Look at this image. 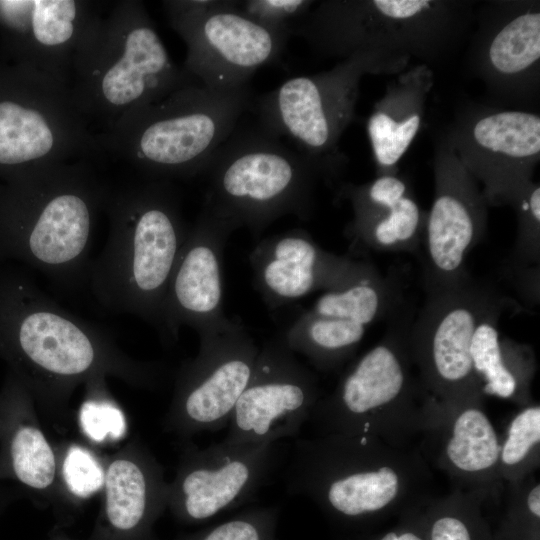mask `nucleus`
<instances>
[{
	"mask_svg": "<svg viewBox=\"0 0 540 540\" xmlns=\"http://www.w3.org/2000/svg\"><path fill=\"white\" fill-rule=\"evenodd\" d=\"M167 509L180 523L198 524L251 500L280 459L276 443L232 444L199 448L182 441Z\"/></svg>",
	"mask_w": 540,
	"mask_h": 540,
	"instance_id": "f8f14e48",
	"label": "nucleus"
},
{
	"mask_svg": "<svg viewBox=\"0 0 540 540\" xmlns=\"http://www.w3.org/2000/svg\"><path fill=\"white\" fill-rule=\"evenodd\" d=\"M77 422L90 446L115 444L128 433L127 417L111 395L106 377H97L84 385Z\"/></svg>",
	"mask_w": 540,
	"mask_h": 540,
	"instance_id": "c85d7f7f",
	"label": "nucleus"
},
{
	"mask_svg": "<svg viewBox=\"0 0 540 540\" xmlns=\"http://www.w3.org/2000/svg\"><path fill=\"white\" fill-rule=\"evenodd\" d=\"M339 196L354 212L345 228L352 250L415 253L421 248L426 214L402 179L382 175L364 185H347Z\"/></svg>",
	"mask_w": 540,
	"mask_h": 540,
	"instance_id": "aec40b11",
	"label": "nucleus"
},
{
	"mask_svg": "<svg viewBox=\"0 0 540 540\" xmlns=\"http://www.w3.org/2000/svg\"><path fill=\"white\" fill-rule=\"evenodd\" d=\"M32 27L35 38L44 45L66 42L73 34L76 5L70 0L32 1Z\"/></svg>",
	"mask_w": 540,
	"mask_h": 540,
	"instance_id": "f704fd0d",
	"label": "nucleus"
},
{
	"mask_svg": "<svg viewBox=\"0 0 540 540\" xmlns=\"http://www.w3.org/2000/svg\"><path fill=\"white\" fill-rule=\"evenodd\" d=\"M58 480L65 505H77L102 491L105 458L78 442L56 447Z\"/></svg>",
	"mask_w": 540,
	"mask_h": 540,
	"instance_id": "2f4dec72",
	"label": "nucleus"
},
{
	"mask_svg": "<svg viewBox=\"0 0 540 540\" xmlns=\"http://www.w3.org/2000/svg\"><path fill=\"white\" fill-rule=\"evenodd\" d=\"M420 125L421 114L415 109L375 110L368 120L367 131L376 162L383 167L395 165L407 151Z\"/></svg>",
	"mask_w": 540,
	"mask_h": 540,
	"instance_id": "473e14b6",
	"label": "nucleus"
},
{
	"mask_svg": "<svg viewBox=\"0 0 540 540\" xmlns=\"http://www.w3.org/2000/svg\"><path fill=\"white\" fill-rule=\"evenodd\" d=\"M487 204L463 165L448 162L438 166L435 196L426 214L421 244L425 292L471 279L466 260L485 235Z\"/></svg>",
	"mask_w": 540,
	"mask_h": 540,
	"instance_id": "dca6fc26",
	"label": "nucleus"
},
{
	"mask_svg": "<svg viewBox=\"0 0 540 540\" xmlns=\"http://www.w3.org/2000/svg\"><path fill=\"white\" fill-rule=\"evenodd\" d=\"M205 172L209 185L204 206L258 238L287 215L310 217L315 179L312 165L281 139L239 124Z\"/></svg>",
	"mask_w": 540,
	"mask_h": 540,
	"instance_id": "39448f33",
	"label": "nucleus"
},
{
	"mask_svg": "<svg viewBox=\"0 0 540 540\" xmlns=\"http://www.w3.org/2000/svg\"><path fill=\"white\" fill-rule=\"evenodd\" d=\"M49 540H74V539L67 536L63 531L60 530V528H55L51 532L49 536Z\"/></svg>",
	"mask_w": 540,
	"mask_h": 540,
	"instance_id": "58836bf2",
	"label": "nucleus"
},
{
	"mask_svg": "<svg viewBox=\"0 0 540 540\" xmlns=\"http://www.w3.org/2000/svg\"><path fill=\"white\" fill-rule=\"evenodd\" d=\"M6 479L58 507L61 520L66 505L56 447L41 427L30 393L8 371L0 390V480Z\"/></svg>",
	"mask_w": 540,
	"mask_h": 540,
	"instance_id": "6ab92c4d",
	"label": "nucleus"
},
{
	"mask_svg": "<svg viewBox=\"0 0 540 540\" xmlns=\"http://www.w3.org/2000/svg\"><path fill=\"white\" fill-rule=\"evenodd\" d=\"M259 348L242 324L199 337L194 358L180 366L165 431L182 441L229 424L236 403L252 375Z\"/></svg>",
	"mask_w": 540,
	"mask_h": 540,
	"instance_id": "9b49d317",
	"label": "nucleus"
},
{
	"mask_svg": "<svg viewBox=\"0 0 540 540\" xmlns=\"http://www.w3.org/2000/svg\"><path fill=\"white\" fill-rule=\"evenodd\" d=\"M432 472L417 447L342 434L297 440L289 493L311 500L336 534L362 540L431 494Z\"/></svg>",
	"mask_w": 540,
	"mask_h": 540,
	"instance_id": "f03ea898",
	"label": "nucleus"
},
{
	"mask_svg": "<svg viewBox=\"0 0 540 540\" xmlns=\"http://www.w3.org/2000/svg\"><path fill=\"white\" fill-rule=\"evenodd\" d=\"M370 3L380 15L394 20H408L431 7L430 1L423 0H376Z\"/></svg>",
	"mask_w": 540,
	"mask_h": 540,
	"instance_id": "4c0bfd02",
	"label": "nucleus"
},
{
	"mask_svg": "<svg viewBox=\"0 0 540 540\" xmlns=\"http://www.w3.org/2000/svg\"><path fill=\"white\" fill-rule=\"evenodd\" d=\"M424 503L405 511L392 525L385 526L362 540H426L422 513Z\"/></svg>",
	"mask_w": 540,
	"mask_h": 540,
	"instance_id": "e433bc0d",
	"label": "nucleus"
},
{
	"mask_svg": "<svg viewBox=\"0 0 540 540\" xmlns=\"http://www.w3.org/2000/svg\"><path fill=\"white\" fill-rule=\"evenodd\" d=\"M493 540H540V483L535 474L504 485Z\"/></svg>",
	"mask_w": 540,
	"mask_h": 540,
	"instance_id": "7c9ffc66",
	"label": "nucleus"
},
{
	"mask_svg": "<svg viewBox=\"0 0 540 540\" xmlns=\"http://www.w3.org/2000/svg\"><path fill=\"white\" fill-rule=\"evenodd\" d=\"M312 3L306 0L235 1L238 9L255 22L290 37L297 23L308 13Z\"/></svg>",
	"mask_w": 540,
	"mask_h": 540,
	"instance_id": "c9c22d12",
	"label": "nucleus"
},
{
	"mask_svg": "<svg viewBox=\"0 0 540 540\" xmlns=\"http://www.w3.org/2000/svg\"><path fill=\"white\" fill-rule=\"evenodd\" d=\"M175 7L176 24L190 47L188 67L210 89L248 86L259 68L281 57L290 38L246 16L235 1H191Z\"/></svg>",
	"mask_w": 540,
	"mask_h": 540,
	"instance_id": "9d476101",
	"label": "nucleus"
},
{
	"mask_svg": "<svg viewBox=\"0 0 540 540\" xmlns=\"http://www.w3.org/2000/svg\"><path fill=\"white\" fill-rule=\"evenodd\" d=\"M320 398L317 376L295 357L281 335L271 339L259 349L224 441L262 444L294 437Z\"/></svg>",
	"mask_w": 540,
	"mask_h": 540,
	"instance_id": "ddd939ff",
	"label": "nucleus"
},
{
	"mask_svg": "<svg viewBox=\"0 0 540 540\" xmlns=\"http://www.w3.org/2000/svg\"><path fill=\"white\" fill-rule=\"evenodd\" d=\"M279 508L255 507L215 526L175 540H276Z\"/></svg>",
	"mask_w": 540,
	"mask_h": 540,
	"instance_id": "72a5a7b5",
	"label": "nucleus"
},
{
	"mask_svg": "<svg viewBox=\"0 0 540 540\" xmlns=\"http://www.w3.org/2000/svg\"><path fill=\"white\" fill-rule=\"evenodd\" d=\"M0 359L42 413L62 421L74 391L97 377L155 389L166 368L128 355L102 327L45 294L28 269L0 262Z\"/></svg>",
	"mask_w": 540,
	"mask_h": 540,
	"instance_id": "f257e3e1",
	"label": "nucleus"
},
{
	"mask_svg": "<svg viewBox=\"0 0 540 540\" xmlns=\"http://www.w3.org/2000/svg\"><path fill=\"white\" fill-rule=\"evenodd\" d=\"M488 508L491 503L483 493L451 489L431 496L422 510L426 540H493Z\"/></svg>",
	"mask_w": 540,
	"mask_h": 540,
	"instance_id": "393cba45",
	"label": "nucleus"
},
{
	"mask_svg": "<svg viewBox=\"0 0 540 540\" xmlns=\"http://www.w3.org/2000/svg\"><path fill=\"white\" fill-rule=\"evenodd\" d=\"M372 59L363 50L330 71L289 78L253 99L258 124L287 140L318 176H335L342 163L337 143L353 116L359 79L372 67Z\"/></svg>",
	"mask_w": 540,
	"mask_h": 540,
	"instance_id": "0eeeda50",
	"label": "nucleus"
},
{
	"mask_svg": "<svg viewBox=\"0 0 540 540\" xmlns=\"http://www.w3.org/2000/svg\"><path fill=\"white\" fill-rule=\"evenodd\" d=\"M87 286L107 311L130 314L161 336L168 285L189 230L164 188L148 187L119 203Z\"/></svg>",
	"mask_w": 540,
	"mask_h": 540,
	"instance_id": "20e7f679",
	"label": "nucleus"
},
{
	"mask_svg": "<svg viewBox=\"0 0 540 540\" xmlns=\"http://www.w3.org/2000/svg\"><path fill=\"white\" fill-rule=\"evenodd\" d=\"M415 315L407 300L387 320L382 338L319 399L309 418L319 435L370 436L399 448L416 447L412 441L426 428L430 395L411 352Z\"/></svg>",
	"mask_w": 540,
	"mask_h": 540,
	"instance_id": "7ed1b4c3",
	"label": "nucleus"
},
{
	"mask_svg": "<svg viewBox=\"0 0 540 540\" xmlns=\"http://www.w3.org/2000/svg\"><path fill=\"white\" fill-rule=\"evenodd\" d=\"M472 138L486 155L470 174L485 187L486 202L511 203L531 182L529 164L540 152V118L522 111H503L476 122Z\"/></svg>",
	"mask_w": 540,
	"mask_h": 540,
	"instance_id": "412c9836",
	"label": "nucleus"
},
{
	"mask_svg": "<svg viewBox=\"0 0 540 540\" xmlns=\"http://www.w3.org/2000/svg\"><path fill=\"white\" fill-rule=\"evenodd\" d=\"M52 131L36 110L0 102V164H20L46 155L53 146Z\"/></svg>",
	"mask_w": 540,
	"mask_h": 540,
	"instance_id": "bb28decb",
	"label": "nucleus"
},
{
	"mask_svg": "<svg viewBox=\"0 0 540 540\" xmlns=\"http://www.w3.org/2000/svg\"><path fill=\"white\" fill-rule=\"evenodd\" d=\"M253 99L249 85L220 91L199 83L179 91L143 128L140 158L165 174L205 172Z\"/></svg>",
	"mask_w": 540,
	"mask_h": 540,
	"instance_id": "1a4fd4ad",
	"label": "nucleus"
},
{
	"mask_svg": "<svg viewBox=\"0 0 540 540\" xmlns=\"http://www.w3.org/2000/svg\"><path fill=\"white\" fill-rule=\"evenodd\" d=\"M517 212L518 226L512 251L503 272L510 278L522 299L539 303L540 273V188L530 183L510 203Z\"/></svg>",
	"mask_w": 540,
	"mask_h": 540,
	"instance_id": "a878e982",
	"label": "nucleus"
},
{
	"mask_svg": "<svg viewBox=\"0 0 540 540\" xmlns=\"http://www.w3.org/2000/svg\"><path fill=\"white\" fill-rule=\"evenodd\" d=\"M540 465V406L520 407L500 439L499 474L504 485L534 475Z\"/></svg>",
	"mask_w": 540,
	"mask_h": 540,
	"instance_id": "cd10ccee",
	"label": "nucleus"
},
{
	"mask_svg": "<svg viewBox=\"0 0 540 540\" xmlns=\"http://www.w3.org/2000/svg\"><path fill=\"white\" fill-rule=\"evenodd\" d=\"M168 485L148 447L126 443L105 458L102 503L87 540H159L153 528L167 509Z\"/></svg>",
	"mask_w": 540,
	"mask_h": 540,
	"instance_id": "a211bd4d",
	"label": "nucleus"
},
{
	"mask_svg": "<svg viewBox=\"0 0 540 540\" xmlns=\"http://www.w3.org/2000/svg\"><path fill=\"white\" fill-rule=\"evenodd\" d=\"M368 329L346 318L306 310L281 337L293 353L306 357L317 370L329 373L354 356Z\"/></svg>",
	"mask_w": 540,
	"mask_h": 540,
	"instance_id": "b1692460",
	"label": "nucleus"
},
{
	"mask_svg": "<svg viewBox=\"0 0 540 540\" xmlns=\"http://www.w3.org/2000/svg\"><path fill=\"white\" fill-rule=\"evenodd\" d=\"M249 262L255 288L272 310L317 291L343 289L379 272L371 262L324 250L300 228L259 240Z\"/></svg>",
	"mask_w": 540,
	"mask_h": 540,
	"instance_id": "f3484780",
	"label": "nucleus"
},
{
	"mask_svg": "<svg viewBox=\"0 0 540 540\" xmlns=\"http://www.w3.org/2000/svg\"><path fill=\"white\" fill-rule=\"evenodd\" d=\"M417 447L441 470L451 489L485 494L499 507L504 483L499 474L500 438L484 408V397L444 402L429 398L428 419Z\"/></svg>",
	"mask_w": 540,
	"mask_h": 540,
	"instance_id": "2eb2a0df",
	"label": "nucleus"
},
{
	"mask_svg": "<svg viewBox=\"0 0 540 540\" xmlns=\"http://www.w3.org/2000/svg\"><path fill=\"white\" fill-rule=\"evenodd\" d=\"M235 230L230 222L203 206L168 285L160 336L165 344L176 342L183 326L200 337L239 324L224 312V248Z\"/></svg>",
	"mask_w": 540,
	"mask_h": 540,
	"instance_id": "4468645a",
	"label": "nucleus"
},
{
	"mask_svg": "<svg viewBox=\"0 0 540 540\" xmlns=\"http://www.w3.org/2000/svg\"><path fill=\"white\" fill-rule=\"evenodd\" d=\"M81 188L43 184L2 211L0 262L37 271L62 291L87 285L94 201Z\"/></svg>",
	"mask_w": 540,
	"mask_h": 540,
	"instance_id": "423d86ee",
	"label": "nucleus"
},
{
	"mask_svg": "<svg viewBox=\"0 0 540 540\" xmlns=\"http://www.w3.org/2000/svg\"><path fill=\"white\" fill-rule=\"evenodd\" d=\"M489 61L500 74H518L540 57V13L520 14L509 21L493 38Z\"/></svg>",
	"mask_w": 540,
	"mask_h": 540,
	"instance_id": "c756f323",
	"label": "nucleus"
},
{
	"mask_svg": "<svg viewBox=\"0 0 540 540\" xmlns=\"http://www.w3.org/2000/svg\"><path fill=\"white\" fill-rule=\"evenodd\" d=\"M512 303L505 297L480 319L472 338L471 358L482 395L509 401L520 408L535 401L532 384L537 362L531 346L500 333L499 319Z\"/></svg>",
	"mask_w": 540,
	"mask_h": 540,
	"instance_id": "4be33fe9",
	"label": "nucleus"
},
{
	"mask_svg": "<svg viewBox=\"0 0 540 540\" xmlns=\"http://www.w3.org/2000/svg\"><path fill=\"white\" fill-rule=\"evenodd\" d=\"M175 80V70L158 34L143 24L128 33L122 58L102 79V92L108 102L122 106L159 95Z\"/></svg>",
	"mask_w": 540,
	"mask_h": 540,
	"instance_id": "5701e85b",
	"label": "nucleus"
},
{
	"mask_svg": "<svg viewBox=\"0 0 540 540\" xmlns=\"http://www.w3.org/2000/svg\"><path fill=\"white\" fill-rule=\"evenodd\" d=\"M505 297L472 278L426 292L411 327L410 346L420 382L430 396L444 402L484 397L473 371L472 338L483 315Z\"/></svg>",
	"mask_w": 540,
	"mask_h": 540,
	"instance_id": "6e6552de",
	"label": "nucleus"
}]
</instances>
